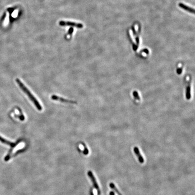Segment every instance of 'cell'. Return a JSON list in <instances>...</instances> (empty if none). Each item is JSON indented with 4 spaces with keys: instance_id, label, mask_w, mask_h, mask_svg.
Wrapping results in <instances>:
<instances>
[{
    "instance_id": "cell-13",
    "label": "cell",
    "mask_w": 195,
    "mask_h": 195,
    "mask_svg": "<svg viewBox=\"0 0 195 195\" xmlns=\"http://www.w3.org/2000/svg\"><path fill=\"white\" fill-rule=\"evenodd\" d=\"M129 32H130V34L131 36V37H132V40H133L134 43H135V37H134V36H133V33H132V31L131 30H130Z\"/></svg>"
},
{
    "instance_id": "cell-2",
    "label": "cell",
    "mask_w": 195,
    "mask_h": 195,
    "mask_svg": "<svg viewBox=\"0 0 195 195\" xmlns=\"http://www.w3.org/2000/svg\"><path fill=\"white\" fill-rule=\"evenodd\" d=\"M0 141L1 142H2V143L6 144V145H8L11 147V149L10 150L8 154L5 157V159H4L5 161H8L10 159V158H11V155H12V151H13V149H14V148L16 146H17L18 144L20 142V141H17L16 143L11 142H10L9 141H7L4 138H3L0 136Z\"/></svg>"
},
{
    "instance_id": "cell-11",
    "label": "cell",
    "mask_w": 195,
    "mask_h": 195,
    "mask_svg": "<svg viewBox=\"0 0 195 195\" xmlns=\"http://www.w3.org/2000/svg\"><path fill=\"white\" fill-rule=\"evenodd\" d=\"M133 96L135 97V98L136 99H137L138 100H140V96H139V95H138V92H137L136 91H134V92H133Z\"/></svg>"
},
{
    "instance_id": "cell-6",
    "label": "cell",
    "mask_w": 195,
    "mask_h": 195,
    "mask_svg": "<svg viewBox=\"0 0 195 195\" xmlns=\"http://www.w3.org/2000/svg\"><path fill=\"white\" fill-rule=\"evenodd\" d=\"M134 151L135 153V155H136V156L138 158L139 161L140 162V163L141 164H143L144 162V159L143 157H142V155H141L140 150L138 149L137 147H135L134 148Z\"/></svg>"
},
{
    "instance_id": "cell-15",
    "label": "cell",
    "mask_w": 195,
    "mask_h": 195,
    "mask_svg": "<svg viewBox=\"0 0 195 195\" xmlns=\"http://www.w3.org/2000/svg\"><path fill=\"white\" fill-rule=\"evenodd\" d=\"M17 14H18V11H15V12L13 13V15H12V16L14 17H16L17 16Z\"/></svg>"
},
{
    "instance_id": "cell-9",
    "label": "cell",
    "mask_w": 195,
    "mask_h": 195,
    "mask_svg": "<svg viewBox=\"0 0 195 195\" xmlns=\"http://www.w3.org/2000/svg\"><path fill=\"white\" fill-rule=\"evenodd\" d=\"M109 186L113 190L115 191L118 195H122L120 192H119V191H118V190L117 189V188L116 187V186H115L114 184L113 183H110L109 185Z\"/></svg>"
},
{
    "instance_id": "cell-8",
    "label": "cell",
    "mask_w": 195,
    "mask_h": 195,
    "mask_svg": "<svg viewBox=\"0 0 195 195\" xmlns=\"http://www.w3.org/2000/svg\"><path fill=\"white\" fill-rule=\"evenodd\" d=\"M186 99H188V100L190 99L191 98V83H190V81H189L188 83L187 86H186Z\"/></svg>"
},
{
    "instance_id": "cell-18",
    "label": "cell",
    "mask_w": 195,
    "mask_h": 195,
    "mask_svg": "<svg viewBox=\"0 0 195 195\" xmlns=\"http://www.w3.org/2000/svg\"><path fill=\"white\" fill-rule=\"evenodd\" d=\"M109 195H115V193L113 192V191H111L109 193Z\"/></svg>"
},
{
    "instance_id": "cell-1",
    "label": "cell",
    "mask_w": 195,
    "mask_h": 195,
    "mask_svg": "<svg viewBox=\"0 0 195 195\" xmlns=\"http://www.w3.org/2000/svg\"><path fill=\"white\" fill-rule=\"evenodd\" d=\"M16 81L17 83L18 84V85L20 86V89H21L23 92H24L28 96L29 98L34 103L35 106L36 107L37 110H38L39 111H41L42 110V107L41 106L40 103L38 102L37 99L35 98V96L33 95L30 91L27 88L26 86L24 85V84L20 80V79H19L18 78L16 79Z\"/></svg>"
},
{
    "instance_id": "cell-5",
    "label": "cell",
    "mask_w": 195,
    "mask_h": 195,
    "mask_svg": "<svg viewBox=\"0 0 195 195\" xmlns=\"http://www.w3.org/2000/svg\"><path fill=\"white\" fill-rule=\"evenodd\" d=\"M51 98H52V100H53L58 101H60V102H61L62 103H74V104L76 103V102H75V101H74L68 100V99H65V98H61L60 97L58 96L57 95H52V97H51Z\"/></svg>"
},
{
    "instance_id": "cell-12",
    "label": "cell",
    "mask_w": 195,
    "mask_h": 195,
    "mask_svg": "<svg viewBox=\"0 0 195 195\" xmlns=\"http://www.w3.org/2000/svg\"><path fill=\"white\" fill-rule=\"evenodd\" d=\"M73 30H74V29H73V28H71L70 29L69 31H68V34L67 36V38H70V37L72 35V33H73Z\"/></svg>"
},
{
    "instance_id": "cell-10",
    "label": "cell",
    "mask_w": 195,
    "mask_h": 195,
    "mask_svg": "<svg viewBox=\"0 0 195 195\" xmlns=\"http://www.w3.org/2000/svg\"><path fill=\"white\" fill-rule=\"evenodd\" d=\"M82 146H83L84 149L83 151L84 154L85 155H87L89 154V150L85 144L82 143Z\"/></svg>"
},
{
    "instance_id": "cell-16",
    "label": "cell",
    "mask_w": 195,
    "mask_h": 195,
    "mask_svg": "<svg viewBox=\"0 0 195 195\" xmlns=\"http://www.w3.org/2000/svg\"><path fill=\"white\" fill-rule=\"evenodd\" d=\"M90 195H94V192H93V189H92V188H90Z\"/></svg>"
},
{
    "instance_id": "cell-4",
    "label": "cell",
    "mask_w": 195,
    "mask_h": 195,
    "mask_svg": "<svg viewBox=\"0 0 195 195\" xmlns=\"http://www.w3.org/2000/svg\"><path fill=\"white\" fill-rule=\"evenodd\" d=\"M59 24L61 26H73V27H77L79 28H82L83 27V24L80 23H74V22H72L69 21H60Z\"/></svg>"
},
{
    "instance_id": "cell-3",
    "label": "cell",
    "mask_w": 195,
    "mask_h": 195,
    "mask_svg": "<svg viewBox=\"0 0 195 195\" xmlns=\"http://www.w3.org/2000/svg\"><path fill=\"white\" fill-rule=\"evenodd\" d=\"M88 175L90 178V179L91 180L92 183L93 184V186H94L95 189L97 190V195H101V191L99 189V187L98 186L97 181L92 172L91 171H89L88 172Z\"/></svg>"
},
{
    "instance_id": "cell-17",
    "label": "cell",
    "mask_w": 195,
    "mask_h": 195,
    "mask_svg": "<svg viewBox=\"0 0 195 195\" xmlns=\"http://www.w3.org/2000/svg\"><path fill=\"white\" fill-rule=\"evenodd\" d=\"M135 31H136V33H137L138 29V25H137V24H136V25H135Z\"/></svg>"
},
{
    "instance_id": "cell-7",
    "label": "cell",
    "mask_w": 195,
    "mask_h": 195,
    "mask_svg": "<svg viewBox=\"0 0 195 195\" xmlns=\"http://www.w3.org/2000/svg\"><path fill=\"white\" fill-rule=\"evenodd\" d=\"M179 7H181V8L184 9V10H186L187 12H190L192 13H195L194 9H193L192 8H191V7H190L189 6H186L185 5H184L183 3H179Z\"/></svg>"
},
{
    "instance_id": "cell-14",
    "label": "cell",
    "mask_w": 195,
    "mask_h": 195,
    "mask_svg": "<svg viewBox=\"0 0 195 195\" xmlns=\"http://www.w3.org/2000/svg\"><path fill=\"white\" fill-rule=\"evenodd\" d=\"M182 71H183L182 68H179L177 70V73L178 75H180L182 72Z\"/></svg>"
}]
</instances>
